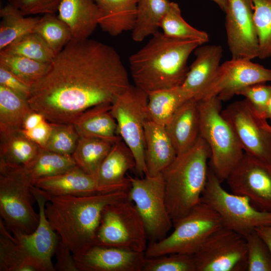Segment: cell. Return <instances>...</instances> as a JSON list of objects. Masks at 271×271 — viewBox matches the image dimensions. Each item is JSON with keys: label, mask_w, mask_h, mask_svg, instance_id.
<instances>
[{"label": "cell", "mask_w": 271, "mask_h": 271, "mask_svg": "<svg viewBox=\"0 0 271 271\" xmlns=\"http://www.w3.org/2000/svg\"><path fill=\"white\" fill-rule=\"evenodd\" d=\"M130 85L113 47L89 38L72 40L31 87L28 101L49 123L72 124L87 110L112 104Z\"/></svg>", "instance_id": "cell-1"}, {"label": "cell", "mask_w": 271, "mask_h": 271, "mask_svg": "<svg viewBox=\"0 0 271 271\" xmlns=\"http://www.w3.org/2000/svg\"><path fill=\"white\" fill-rule=\"evenodd\" d=\"M39 190L47 200L45 212L51 226L73 255L94 244L103 209L111 203L127 199L128 192L53 196Z\"/></svg>", "instance_id": "cell-2"}, {"label": "cell", "mask_w": 271, "mask_h": 271, "mask_svg": "<svg viewBox=\"0 0 271 271\" xmlns=\"http://www.w3.org/2000/svg\"><path fill=\"white\" fill-rule=\"evenodd\" d=\"M129 58L134 85L148 94L181 86L188 72L191 53L203 43L168 37L158 31Z\"/></svg>", "instance_id": "cell-3"}, {"label": "cell", "mask_w": 271, "mask_h": 271, "mask_svg": "<svg viewBox=\"0 0 271 271\" xmlns=\"http://www.w3.org/2000/svg\"><path fill=\"white\" fill-rule=\"evenodd\" d=\"M210 156L207 143L199 136L191 149L177 155L161 173L166 206L173 223L185 216L201 202Z\"/></svg>", "instance_id": "cell-4"}, {"label": "cell", "mask_w": 271, "mask_h": 271, "mask_svg": "<svg viewBox=\"0 0 271 271\" xmlns=\"http://www.w3.org/2000/svg\"><path fill=\"white\" fill-rule=\"evenodd\" d=\"M200 136L211 152L210 166L222 182L226 179L244 152L233 130L221 115L222 101L217 96L198 101Z\"/></svg>", "instance_id": "cell-5"}, {"label": "cell", "mask_w": 271, "mask_h": 271, "mask_svg": "<svg viewBox=\"0 0 271 271\" xmlns=\"http://www.w3.org/2000/svg\"><path fill=\"white\" fill-rule=\"evenodd\" d=\"M33 185L24 166L0 161V215L11 232L31 233L38 225L39 213L32 204Z\"/></svg>", "instance_id": "cell-6"}, {"label": "cell", "mask_w": 271, "mask_h": 271, "mask_svg": "<svg viewBox=\"0 0 271 271\" xmlns=\"http://www.w3.org/2000/svg\"><path fill=\"white\" fill-rule=\"evenodd\" d=\"M174 230L164 239L151 241L146 257L181 253L194 254L213 232L223 227L218 214L200 202L185 216L173 222Z\"/></svg>", "instance_id": "cell-7"}, {"label": "cell", "mask_w": 271, "mask_h": 271, "mask_svg": "<svg viewBox=\"0 0 271 271\" xmlns=\"http://www.w3.org/2000/svg\"><path fill=\"white\" fill-rule=\"evenodd\" d=\"M148 240L142 219L128 198L111 203L103 209L95 244L145 252Z\"/></svg>", "instance_id": "cell-8"}, {"label": "cell", "mask_w": 271, "mask_h": 271, "mask_svg": "<svg viewBox=\"0 0 271 271\" xmlns=\"http://www.w3.org/2000/svg\"><path fill=\"white\" fill-rule=\"evenodd\" d=\"M221 183L209 167L201 201L218 214L223 227L244 237L256 227L271 224V212L257 209L245 196L226 191Z\"/></svg>", "instance_id": "cell-9"}, {"label": "cell", "mask_w": 271, "mask_h": 271, "mask_svg": "<svg viewBox=\"0 0 271 271\" xmlns=\"http://www.w3.org/2000/svg\"><path fill=\"white\" fill-rule=\"evenodd\" d=\"M148 103V93L130 85L112 103L110 109L116 121L119 136L133 155L134 170L140 177L147 175L144 127L149 119Z\"/></svg>", "instance_id": "cell-10"}, {"label": "cell", "mask_w": 271, "mask_h": 271, "mask_svg": "<svg viewBox=\"0 0 271 271\" xmlns=\"http://www.w3.org/2000/svg\"><path fill=\"white\" fill-rule=\"evenodd\" d=\"M130 186L128 198L136 207L144 223L148 239L160 241L173 226L166 203L162 174L155 176L132 177L127 175Z\"/></svg>", "instance_id": "cell-11"}, {"label": "cell", "mask_w": 271, "mask_h": 271, "mask_svg": "<svg viewBox=\"0 0 271 271\" xmlns=\"http://www.w3.org/2000/svg\"><path fill=\"white\" fill-rule=\"evenodd\" d=\"M221 113L244 152L271 164V135L266 128L267 120L245 98L228 104Z\"/></svg>", "instance_id": "cell-12"}, {"label": "cell", "mask_w": 271, "mask_h": 271, "mask_svg": "<svg viewBox=\"0 0 271 271\" xmlns=\"http://www.w3.org/2000/svg\"><path fill=\"white\" fill-rule=\"evenodd\" d=\"M194 258L196 271L246 270L245 239L223 226L208 237Z\"/></svg>", "instance_id": "cell-13"}, {"label": "cell", "mask_w": 271, "mask_h": 271, "mask_svg": "<svg viewBox=\"0 0 271 271\" xmlns=\"http://www.w3.org/2000/svg\"><path fill=\"white\" fill-rule=\"evenodd\" d=\"M226 180L232 193L248 198L257 209L271 212V164L244 153Z\"/></svg>", "instance_id": "cell-14"}, {"label": "cell", "mask_w": 271, "mask_h": 271, "mask_svg": "<svg viewBox=\"0 0 271 271\" xmlns=\"http://www.w3.org/2000/svg\"><path fill=\"white\" fill-rule=\"evenodd\" d=\"M271 81V69L251 60L232 59L220 65L198 101L217 96L221 101L231 99L248 85Z\"/></svg>", "instance_id": "cell-15"}, {"label": "cell", "mask_w": 271, "mask_h": 271, "mask_svg": "<svg viewBox=\"0 0 271 271\" xmlns=\"http://www.w3.org/2000/svg\"><path fill=\"white\" fill-rule=\"evenodd\" d=\"M224 13L232 59L252 60L258 57L259 45L252 0H227Z\"/></svg>", "instance_id": "cell-16"}, {"label": "cell", "mask_w": 271, "mask_h": 271, "mask_svg": "<svg viewBox=\"0 0 271 271\" xmlns=\"http://www.w3.org/2000/svg\"><path fill=\"white\" fill-rule=\"evenodd\" d=\"M32 193L37 202L39 221L36 229L31 233L18 231L12 233L29 256L37 271H55L52 257L59 236L51 226L45 212L46 198L34 185Z\"/></svg>", "instance_id": "cell-17"}, {"label": "cell", "mask_w": 271, "mask_h": 271, "mask_svg": "<svg viewBox=\"0 0 271 271\" xmlns=\"http://www.w3.org/2000/svg\"><path fill=\"white\" fill-rule=\"evenodd\" d=\"M79 271H142L145 252L93 244L73 255Z\"/></svg>", "instance_id": "cell-18"}, {"label": "cell", "mask_w": 271, "mask_h": 271, "mask_svg": "<svg viewBox=\"0 0 271 271\" xmlns=\"http://www.w3.org/2000/svg\"><path fill=\"white\" fill-rule=\"evenodd\" d=\"M133 155L122 140L115 143L99 168L96 178L99 193L128 192L130 183L127 172L135 170Z\"/></svg>", "instance_id": "cell-19"}, {"label": "cell", "mask_w": 271, "mask_h": 271, "mask_svg": "<svg viewBox=\"0 0 271 271\" xmlns=\"http://www.w3.org/2000/svg\"><path fill=\"white\" fill-rule=\"evenodd\" d=\"M198 101L190 99L175 111L165 126L177 155L191 149L200 136Z\"/></svg>", "instance_id": "cell-20"}, {"label": "cell", "mask_w": 271, "mask_h": 271, "mask_svg": "<svg viewBox=\"0 0 271 271\" xmlns=\"http://www.w3.org/2000/svg\"><path fill=\"white\" fill-rule=\"evenodd\" d=\"M223 49L220 45L198 47L194 50L195 59L189 67L181 86L197 100L211 81L220 66Z\"/></svg>", "instance_id": "cell-21"}, {"label": "cell", "mask_w": 271, "mask_h": 271, "mask_svg": "<svg viewBox=\"0 0 271 271\" xmlns=\"http://www.w3.org/2000/svg\"><path fill=\"white\" fill-rule=\"evenodd\" d=\"M144 131L146 176H157L174 161L177 154L165 126L149 119Z\"/></svg>", "instance_id": "cell-22"}, {"label": "cell", "mask_w": 271, "mask_h": 271, "mask_svg": "<svg viewBox=\"0 0 271 271\" xmlns=\"http://www.w3.org/2000/svg\"><path fill=\"white\" fill-rule=\"evenodd\" d=\"M33 184L53 196H82L100 193L95 178L77 166L62 174L36 180Z\"/></svg>", "instance_id": "cell-23"}, {"label": "cell", "mask_w": 271, "mask_h": 271, "mask_svg": "<svg viewBox=\"0 0 271 271\" xmlns=\"http://www.w3.org/2000/svg\"><path fill=\"white\" fill-rule=\"evenodd\" d=\"M58 13L73 40L88 39L98 25L100 13L94 0H62Z\"/></svg>", "instance_id": "cell-24"}, {"label": "cell", "mask_w": 271, "mask_h": 271, "mask_svg": "<svg viewBox=\"0 0 271 271\" xmlns=\"http://www.w3.org/2000/svg\"><path fill=\"white\" fill-rule=\"evenodd\" d=\"M99 11L98 25L111 36L132 31L134 27L139 0H94Z\"/></svg>", "instance_id": "cell-25"}, {"label": "cell", "mask_w": 271, "mask_h": 271, "mask_svg": "<svg viewBox=\"0 0 271 271\" xmlns=\"http://www.w3.org/2000/svg\"><path fill=\"white\" fill-rule=\"evenodd\" d=\"M111 103L93 107L83 112L72 123L79 137L97 138L116 143L121 140Z\"/></svg>", "instance_id": "cell-26"}, {"label": "cell", "mask_w": 271, "mask_h": 271, "mask_svg": "<svg viewBox=\"0 0 271 271\" xmlns=\"http://www.w3.org/2000/svg\"><path fill=\"white\" fill-rule=\"evenodd\" d=\"M148 94L149 119L164 126L182 104L192 98L181 86L153 91Z\"/></svg>", "instance_id": "cell-27"}, {"label": "cell", "mask_w": 271, "mask_h": 271, "mask_svg": "<svg viewBox=\"0 0 271 271\" xmlns=\"http://www.w3.org/2000/svg\"><path fill=\"white\" fill-rule=\"evenodd\" d=\"M32 111L27 98L0 85V133L22 129Z\"/></svg>", "instance_id": "cell-28"}, {"label": "cell", "mask_w": 271, "mask_h": 271, "mask_svg": "<svg viewBox=\"0 0 271 271\" xmlns=\"http://www.w3.org/2000/svg\"><path fill=\"white\" fill-rule=\"evenodd\" d=\"M41 147L27 138L22 129L0 133V161L26 166Z\"/></svg>", "instance_id": "cell-29"}, {"label": "cell", "mask_w": 271, "mask_h": 271, "mask_svg": "<svg viewBox=\"0 0 271 271\" xmlns=\"http://www.w3.org/2000/svg\"><path fill=\"white\" fill-rule=\"evenodd\" d=\"M114 144L100 138L80 137L71 156L78 167L96 179L100 165Z\"/></svg>", "instance_id": "cell-30"}, {"label": "cell", "mask_w": 271, "mask_h": 271, "mask_svg": "<svg viewBox=\"0 0 271 271\" xmlns=\"http://www.w3.org/2000/svg\"><path fill=\"white\" fill-rule=\"evenodd\" d=\"M8 3L0 10V51L22 36L34 30L40 17H26Z\"/></svg>", "instance_id": "cell-31"}, {"label": "cell", "mask_w": 271, "mask_h": 271, "mask_svg": "<svg viewBox=\"0 0 271 271\" xmlns=\"http://www.w3.org/2000/svg\"><path fill=\"white\" fill-rule=\"evenodd\" d=\"M168 0H139L132 39L141 42L159 31L160 22L170 7Z\"/></svg>", "instance_id": "cell-32"}, {"label": "cell", "mask_w": 271, "mask_h": 271, "mask_svg": "<svg viewBox=\"0 0 271 271\" xmlns=\"http://www.w3.org/2000/svg\"><path fill=\"white\" fill-rule=\"evenodd\" d=\"M0 218V271H37L35 265Z\"/></svg>", "instance_id": "cell-33"}, {"label": "cell", "mask_w": 271, "mask_h": 271, "mask_svg": "<svg viewBox=\"0 0 271 271\" xmlns=\"http://www.w3.org/2000/svg\"><path fill=\"white\" fill-rule=\"evenodd\" d=\"M76 166L72 156L59 154L41 147L35 157L24 167L33 183L41 178L62 174Z\"/></svg>", "instance_id": "cell-34"}, {"label": "cell", "mask_w": 271, "mask_h": 271, "mask_svg": "<svg viewBox=\"0 0 271 271\" xmlns=\"http://www.w3.org/2000/svg\"><path fill=\"white\" fill-rule=\"evenodd\" d=\"M50 64L0 51V65L11 71L30 88L44 76Z\"/></svg>", "instance_id": "cell-35"}, {"label": "cell", "mask_w": 271, "mask_h": 271, "mask_svg": "<svg viewBox=\"0 0 271 271\" xmlns=\"http://www.w3.org/2000/svg\"><path fill=\"white\" fill-rule=\"evenodd\" d=\"M160 28L166 36L180 40H198L203 44L209 40L208 34L193 27L181 15L178 4L170 2L168 10L162 18Z\"/></svg>", "instance_id": "cell-36"}, {"label": "cell", "mask_w": 271, "mask_h": 271, "mask_svg": "<svg viewBox=\"0 0 271 271\" xmlns=\"http://www.w3.org/2000/svg\"><path fill=\"white\" fill-rule=\"evenodd\" d=\"M1 51L45 63H51L57 55L35 32L22 36Z\"/></svg>", "instance_id": "cell-37"}, {"label": "cell", "mask_w": 271, "mask_h": 271, "mask_svg": "<svg viewBox=\"0 0 271 271\" xmlns=\"http://www.w3.org/2000/svg\"><path fill=\"white\" fill-rule=\"evenodd\" d=\"M34 32L39 34L57 54L72 39L69 27L55 14H46L40 17Z\"/></svg>", "instance_id": "cell-38"}, {"label": "cell", "mask_w": 271, "mask_h": 271, "mask_svg": "<svg viewBox=\"0 0 271 271\" xmlns=\"http://www.w3.org/2000/svg\"><path fill=\"white\" fill-rule=\"evenodd\" d=\"M260 59L271 57V0H252Z\"/></svg>", "instance_id": "cell-39"}, {"label": "cell", "mask_w": 271, "mask_h": 271, "mask_svg": "<svg viewBox=\"0 0 271 271\" xmlns=\"http://www.w3.org/2000/svg\"><path fill=\"white\" fill-rule=\"evenodd\" d=\"M50 123L51 131L42 148L59 154L71 156L80 137L73 124Z\"/></svg>", "instance_id": "cell-40"}, {"label": "cell", "mask_w": 271, "mask_h": 271, "mask_svg": "<svg viewBox=\"0 0 271 271\" xmlns=\"http://www.w3.org/2000/svg\"><path fill=\"white\" fill-rule=\"evenodd\" d=\"M142 271H196L194 254L173 253L146 257Z\"/></svg>", "instance_id": "cell-41"}, {"label": "cell", "mask_w": 271, "mask_h": 271, "mask_svg": "<svg viewBox=\"0 0 271 271\" xmlns=\"http://www.w3.org/2000/svg\"><path fill=\"white\" fill-rule=\"evenodd\" d=\"M247 248V271H271V253L266 244L253 230L244 237Z\"/></svg>", "instance_id": "cell-42"}, {"label": "cell", "mask_w": 271, "mask_h": 271, "mask_svg": "<svg viewBox=\"0 0 271 271\" xmlns=\"http://www.w3.org/2000/svg\"><path fill=\"white\" fill-rule=\"evenodd\" d=\"M236 95L243 96L255 110L265 118V111L271 95V85L265 83L250 85L239 90Z\"/></svg>", "instance_id": "cell-43"}, {"label": "cell", "mask_w": 271, "mask_h": 271, "mask_svg": "<svg viewBox=\"0 0 271 271\" xmlns=\"http://www.w3.org/2000/svg\"><path fill=\"white\" fill-rule=\"evenodd\" d=\"M24 15L56 14L62 0H7Z\"/></svg>", "instance_id": "cell-44"}, {"label": "cell", "mask_w": 271, "mask_h": 271, "mask_svg": "<svg viewBox=\"0 0 271 271\" xmlns=\"http://www.w3.org/2000/svg\"><path fill=\"white\" fill-rule=\"evenodd\" d=\"M54 254L56 259L54 265L55 271H79L72 251L60 237Z\"/></svg>", "instance_id": "cell-45"}, {"label": "cell", "mask_w": 271, "mask_h": 271, "mask_svg": "<svg viewBox=\"0 0 271 271\" xmlns=\"http://www.w3.org/2000/svg\"><path fill=\"white\" fill-rule=\"evenodd\" d=\"M0 85L5 86L28 99L31 88L13 73L0 65Z\"/></svg>", "instance_id": "cell-46"}, {"label": "cell", "mask_w": 271, "mask_h": 271, "mask_svg": "<svg viewBox=\"0 0 271 271\" xmlns=\"http://www.w3.org/2000/svg\"><path fill=\"white\" fill-rule=\"evenodd\" d=\"M51 129L50 123L45 119L32 129L22 130L27 138L42 148L48 140Z\"/></svg>", "instance_id": "cell-47"}, {"label": "cell", "mask_w": 271, "mask_h": 271, "mask_svg": "<svg viewBox=\"0 0 271 271\" xmlns=\"http://www.w3.org/2000/svg\"><path fill=\"white\" fill-rule=\"evenodd\" d=\"M45 118L41 113L32 111L25 119L23 130H28L32 129L37 126Z\"/></svg>", "instance_id": "cell-48"}, {"label": "cell", "mask_w": 271, "mask_h": 271, "mask_svg": "<svg viewBox=\"0 0 271 271\" xmlns=\"http://www.w3.org/2000/svg\"><path fill=\"white\" fill-rule=\"evenodd\" d=\"M254 230L266 244L271 253V224L257 227Z\"/></svg>", "instance_id": "cell-49"}, {"label": "cell", "mask_w": 271, "mask_h": 271, "mask_svg": "<svg viewBox=\"0 0 271 271\" xmlns=\"http://www.w3.org/2000/svg\"><path fill=\"white\" fill-rule=\"evenodd\" d=\"M215 3L219 8L225 12L227 4V0H211Z\"/></svg>", "instance_id": "cell-50"}, {"label": "cell", "mask_w": 271, "mask_h": 271, "mask_svg": "<svg viewBox=\"0 0 271 271\" xmlns=\"http://www.w3.org/2000/svg\"><path fill=\"white\" fill-rule=\"evenodd\" d=\"M265 117L267 120H269L271 122V95L267 104Z\"/></svg>", "instance_id": "cell-51"}, {"label": "cell", "mask_w": 271, "mask_h": 271, "mask_svg": "<svg viewBox=\"0 0 271 271\" xmlns=\"http://www.w3.org/2000/svg\"><path fill=\"white\" fill-rule=\"evenodd\" d=\"M266 128L271 135V125L267 123V124H266Z\"/></svg>", "instance_id": "cell-52"}]
</instances>
